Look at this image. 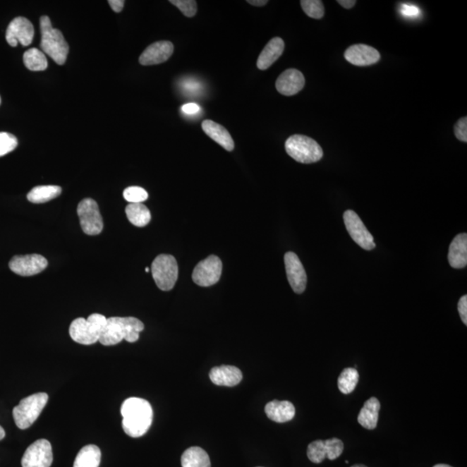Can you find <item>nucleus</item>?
Listing matches in <instances>:
<instances>
[{
    "label": "nucleus",
    "instance_id": "nucleus-21",
    "mask_svg": "<svg viewBox=\"0 0 467 467\" xmlns=\"http://www.w3.org/2000/svg\"><path fill=\"white\" fill-rule=\"evenodd\" d=\"M202 128L206 135L216 141L226 151L232 152L235 148V142H233L231 133L223 126L213 121L205 120L202 122Z\"/></svg>",
    "mask_w": 467,
    "mask_h": 467
},
{
    "label": "nucleus",
    "instance_id": "nucleus-29",
    "mask_svg": "<svg viewBox=\"0 0 467 467\" xmlns=\"http://www.w3.org/2000/svg\"><path fill=\"white\" fill-rule=\"evenodd\" d=\"M24 63L32 71H44L48 68V61L44 52L37 48H32L25 52Z\"/></svg>",
    "mask_w": 467,
    "mask_h": 467
},
{
    "label": "nucleus",
    "instance_id": "nucleus-11",
    "mask_svg": "<svg viewBox=\"0 0 467 467\" xmlns=\"http://www.w3.org/2000/svg\"><path fill=\"white\" fill-rule=\"evenodd\" d=\"M344 451V443L341 439L332 438L327 440H315L310 443L308 447V457L315 464H320L325 459L334 461Z\"/></svg>",
    "mask_w": 467,
    "mask_h": 467
},
{
    "label": "nucleus",
    "instance_id": "nucleus-40",
    "mask_svg": "<svg viewBox=\"0 0 467 467\" xmlns=\"http://www.w3.org/2000/svg\"><path fill=\"white\" fill-rule=\"evenodd\" d=\"M338 3L340 6H342L344 8L351 9L356 5L357 1H355V0H339Z\"/></svg>",
    "mask_w": 467,
    "mask_h": 467
},
{
    "label": "nucleus",
    "instance_id": "nucleus-7",
    "mask_svg": "<svg viewBox=\"0 0 467 467\" xmlns=\"http://www.w3.org/2000/svg\"><path fill=\"white\" fill-rule=\"evenodd\" d=\"M153 279L162 291H170L174 288L178 278L177 261L171 255L157 256L151 267Z\"/></svg>",
    "mask_w": 467,
    "mask_h": 467
},
{
    "label": "nucleus",
    "instance_id": "nucleus-26",
    "mask_svg": "<svg viewBox=\"0 0 467 467\" xmlns=\"http://www.w3.org/2000/svg\"><path fill=\"white\" fill-rule=\"evenodd\" d=\"M102 451L95 445H87L80 450L73 467H99L101 464Z\"/></svg>",
    "mask_w": 467,
    "mask_h": 467
},
{
    "label": "nucleus",
    "instance_id": "nucleus-39",
    "mask_svg": "<svg viewBox=\"0 0 467 467\" xmlns=\"http://www.w3.org/2000/svg\"><path fill=\"white\" fill-rule=\"evenodd\" d=\"M109 4L111 8H112L114 11H116V13H119L123 10L125 1L124 0H109Z\"/></svg>",
    "mask_w": 467,
    "mask_h": 467
},
{
    "label": "nucleus",
    "instance_id": "nucleus-46",
    "mask_svg": "<svg viewBox=\"0 0 467 467\" xmlns=\"http://www.w3.org/2000/svg\"><path fill=\"white\" fill-rule=\"evenodd\" d=\"M0 104H1V97H0Z\"/></svg>",
    "mask_w": 467,
    "mask_h": 467
},
{
    "label": "nucleus",
    "instance_id": "nucleus-32",
    "mask_svg": "<svg viewBox=\"0 0 467 467\" xmlns=\"http://www.w3.org/2000/svg\"><path fill=\"white\" fill-rule=\"evenodd\" d=\"M123 197L129 204H142L147 200V191L139 186L128 187L123 191Z\"/></svg>",
    "mask_w": 467,
    "mask_h": 467
},
{
    "label": "nucleus",
    "instance_id": "nucleus-34",
    "mask_svg": "<svg viewBox=\"0 0 467 467\" xmlns=\"http://www.w3.org/2000/svg\"><path fill=\"white\" fill-rule=\"evenodd\" d=\"M172 5L178 7L185 16L193 18L198 11V4L195 0H171Z\"/></svg>",
    "mask_w": 467,
    "mask_h": 467
},
{
    "label": "nucleus",
    "instance_id": "nucleus-37",
    "mask_svg": "<svg viewBox=\"0 0 467 467\" xmlns=\"http://www.w3.org/2000/svg\"><path fill=\"white\" fill-rule=\"evenodd\" d=\"M458 310L461 315L462 322L467 325V296H464L459 301Z\"/></svg>",
    "mask_w": 467,
    "mask_h": 467
},
{
    "label": "nucleus",
    "instance_id": "nucleus-31",
    "mask_svg": "<svg viewBox=\"0 0 467 467\" xmlns=\"http://www.w3.org/2000/svg\"><path fill=\"white\" fill-rule=\"evenodd\" d=\"M302 9L308 17L320 19L324 17L325 7L320 0H302L301 1Z\"/></svg>",
    "mask_w": 467,
    "mask_h": 467
},
{
    "label": "nucleus",
    "instance_id": "nucleus-28",
    "mask_svg": "<svg viewBox=\"0 0 467 467\" xmlns=\"http://www.w3.org/2000/svg\"><path fill=\"white\" fill-rule=\"evenodd\" d=\"M126 217L130 223L137 227H145L151 221V212L143 204H129L126 208Z\"/></svg>",
    "mask_w": 467,
    "mask_h": 467
},
{
    "label": "nucleus",
    "instance_id": "nucleus-9",
    "mask_svg": "<svg viewBox=\"0 0 467 467\" xmlns=\"http://www.w3.org/2000/svg\"><path fill=\"white\" fill-rule=\"evenodd\" d=\"M223 263L216 255H210L198 264L193 273V279L197 285L208 288L217 284L221 278Z\"/></svg>",
    "mask_w": 467,
    "mask_h": 467
},
{
    "label": "nucleus",
    "instance_id": "nucleus-38",
    "mask_svg": "<svg viewBox=\"0 0 467 467\" xmlns=\"http://www.w3.org/2000/svg\"><path fill=\"white\" fill-rule=\"evenodd\" d=\"M182 110L186 114H195L200 111V107L196 104V103H188V104L183 106Z\"/></svg>",
    "mask_w": 467,
    "mask_h": 467
},
{
    "label": "nucleus",
    "instance_id": "nucleus-19",
    "mask_svg": "<svg viewBox=\"0 0 467 467\" xmlns=\"http://www.w3.org/2000/svg\"><path fill=\"white\" fill-rule=\"evenodd\" d=\"M210 378L217 386L233 387L243 380V373L237 367L222 365L210 371Z\"/></svg>",
    "mask_w": 467,
    "mask_h": 467
},
{
    "label": "nucleus",
    "instance_id": "nucleus-36",
    "mask_svg": "<svg viewBox=\"0 0 467 467\" xmlns=\"http://www.w3.org/2000/svg\"><path fill=\"white\" fill-rule=\"evenodd\" d=\"M401 13L406 18H415L419 16L420 9L416 6L403 5L401 6Z\"/></svg>",
    "mask_w": 467,
    "mask_h": 467
},
{
    "label": "nucleus",
    "instance_id": "nucleus-25",
    "mask_svg": "<svg viewBox=\"0 0 467 467\" xmlns=\"http://www.w3.org/2000/svg\"><path fill=\"white\" fill-rule=\"evenodd\" d=\"M181 466L182 467H212L208 454L198 447H190L183 451Z\"/></svg>",
    "mask_w": 467,
    "mask_h": 467
},
{
    "label": "nucleus",
    "instance_id": "nucleus-22",
    "mask_svg": "<svg viewBox=\"0 0 467 467\" xmlns=\"http://www.w3.org/2000/svg\"><path fill=\"white\" fill-rule=\"evenodd\" d=\"M267 417L273 422L285 423L290 422L296 416V408L289 401H272L265 407Z\"/></svg>",
    "mask_w": 467,
    "mask_h": 467
},
{
    "label": "nucleus",
    "instance_id": "nucleus-5",
    "mask_svg": "<svg viewBox=\"0 0 467 467\" xmlns=\"http://www.w3.org/2000/svg\"><path fill=\"white\" fill-rule=\"evenodd\" d=\"M288 154L298 163L313 164L322 159L324 152L319 143L312 138L296 135L286 141Z\"/></svg>",
    "mask_w": 467,
    "mask_h": 467
},
{
    "label": "nucleus",
    "instance_id": "nucleus-23",
    "mask_svg": "<svg viewBox=\"0 0 467 467\" xmlns=\"http://www.w3.org/2000/svg\"><path fill=\"white\" fill-rule=\"evenodd\" d=\"M449 262L456 269H464L467 265V235L459 233L450 244Z\"/></svg>",
    "mask_w": 467,
    "mask_h": 467
},
{
    "label": "nucleus",
    "instance_id": "nucleus-4",
    "mask_svg": "<svg viewBox=\"0 0 467 467\" xmlns=\"http://www.w3.org/2000/svg\"><path fill=\"white\" fill-rule=\"evenodd\" d=\"M107 317L99 313H94L87 317H78L71 325L70 335L75 342L90 346L99 341L107 325Z\"/></svg>",
    "mask_w": 467,
    "mask_h": 467
},
{
    "label": "nucleus",
    "instance_id": "nucleus-30",
    "mask_svg": "<svg viewBox=\"0 0 467 467\" xmlns=\"http://www.w3.org/2000/svg\"><path fill=\"white\" fill-rule=\"evenodd\" d=\"M359 381V373L355 368L344 369L338 379L340 392L348 395L353 392Z\"/></svg>",
    "mask_w": 467,
    "mask_h": 467
},
{
    "label": "nucleus",
    "instance_id": "nucleus-12",
    "mask_svg": "<svg viewBox=\"0 0 467 467\" xmlns=\"http://www.w3.org/2000/svg\"><path fill=\"white\" fill-rule=\"evenodd\" d=\"M53 462V453L49 440H37L26 449L22 458V467H51Z\"/></svg>",
    "mask_w": 467,
    "mask_h": 467
},
{
    "label": "nucleus",
    "instance_id": "nucleus-10",
    "mask_svg": "<svg viewBox=\"0 0 467 467\" xmlns=\"http://www.w3.org/2000/svg\"><path fill=\"white\" fill-rule=\"evenodd\" d=\"M344 222L352 240L358 246L365 250H372L376 248L372 235L363 224L361 218L358 217L357 213L353 210H346L344 214Z\"/></svg>",
    "mask_w": 467,
    "mask_h": 467
},
{
    "label": "nucleus",
    "instance_id": "nucleus-24",
    "mask_svg": "<svg viewBox=\"0 0 467 467\" xmlns=\"http://www.w3.org/2000/svg\"><path fill=\"white\" fill-rule=\"evenodd\" d=\"M380 408V401H378L377 398H370L369 400L365 401L361 411L359 412L358 423L366 430H375L377 426Z\"/></svg>",
    "mask_w": 467,
    "mask_h": 467
},
{
    "label": "nucleus",
    "instance_id": "nucleus-1",
    "mask_svg": "<svg viewBox=\"0 0 467 467\" xmlns=\"http://www.w3.org/2000/svg\"><path fill=\"white\" fill-rule=\"evenodd\" d=\"M122 427L132 438L147 434L153 418L152 408L149 401L139 397H130L121 405Z\"/></svg>",
    "mask_w": 467,
    "mask_h": 467
},
{
    "label": "nucleus",
    "instance_id": "nucleus-17",
    "mask_svg": "<svg viewBox=\"0 0 467 467\" xmlns=\"http://www.w3.org/2000/svg\"><path fill=\"white\" fill-rule=\"evenodd\" d=\"M174 46L170 41H159L149 45L140 56V63L150 66L166 62L174 54Z\"/></svg>",
    "mask_w": 467,
    "mask_h": 467
},
{
    "label": "nucleus",
    "instance_id": "nucleus-27",
    "mask_svg": "<svg viewBox=\"0 0 467 467\" xmlns=\"http://www.w3.org/2000/svg\"><path fill=\"white\" fill-rule=\"evenodd\" d=\"M62 193V188L57 186H42L33 188L28 194V199L32 204H44L52 200Z\"/></svg>",
    "mask_w": 467,
    "mask_h": 467
},
{
    "label": "nucleus",
    "instance_id": "nucleus-18",
    "mask_svg": "<svg viewBox=\"0 0 467 467\" xmlns=\"http://www.w3.org/2000/svg\"><path fill=\"white\" fill-rule=\"evenodd\" d=\"M305 76L296 68H289L279 76L275 86L279 94L292 97L304 89Z\"/></svg>",
    "mask_w": 467,
    "mask_h": 467
},
{
    "label": "nucleus",
    "instance_id": "nucleus-41",
    "mask_svg": "<svg viewBox=\"0 0 467 467\" xmlns=\"http://www.w3.org/2000/svg\"><path fill=\"white\" fill-rule=\"evenodd\" d=\"M247 2L252 6L258 7L266 6L267 4L269 3L267 0H248Z\"/></svg>",
    "mask_w": 467,
    "mask_h": 467
},
{
    "label": "nucleus",
    "instance_id": "nucleus-33",
    "mask_svg": "<svg viewBox=\"0 0 467 467\" xmlns=\"http://www.w3.org/2000/svg\"><path fill=\"white\" fill-rule=\"evenodd\" d=\"M18 139L9 133H0V157L8 154L18 147Z\"/></svg>",
    "mask_w": 467,
    "mask_h": 467
},
{
    "label": "nucleus",
    "instance_id": "nucleus-6",
    "mask_svg": "<svg viewBox=\"0 0 467 467\" xmlns=\"http://www.w3.org/2000/svg\"><path fill=\"white\" fill-rule=\"evenodd\" d=\"M49 396L46 393H37L24 398L13 408V419L20 430H28L36 422L47 404Z\"/></svg>",
    "mask_w": 467,
    "mask_h": 467
},
{
    "label": "nucleus",
    "instance_id": "nucleus-20",
    "mask_svg": "<svg viewBox=\"0 0 467 467\" xmlns=\"http://www.w3.org/2000/svg\"><path fill=\"white\" fill-rule=\"evenodd\" d=\"M285 43L281 37H274L263 49L257 60V68L266 71L281 56L284 51Z\"/></svg>",
    "mask_w": 467,
    "mask_h": 467
},
{
    "label": "nucleus",
    "instance_id": "nucleus-35",
    "mask_svg": "<svg viewBox=\"0 0 467 467\" xmlns=\"http://www.w3.org/2000/svg\"><path fill=\"white\" fill-rule=\"evenodd\" d=\"M454 135L462 142L467 141V118L463 117L454 126Z\"/></svg>",
    "mask_w": 467,
    "mask_h": 467
},
{
    "label": "nucleus",
    "instance_id": "nucleus-45",
    "mask_svg": "<svg viewBox=\"0 0 467 467\" xmlns=\"http://www.w3.org/2000/svg\"><path fill=\"white\" fill-rule=\"evenodd\" d=\"M150 270L151 269H149V267H145V272H147V273H148V272H150Z\"/></svg>",
    "mask_w": 467,
    "mask_h": 467
},
{
    "label": "nucleus",
    "instance_id": "nucleus-43",
    "mask_svg": "<svg viewBox=\"0 0 467 467\" xmlns=\"http://www.w3.org/2000/svg\"><path fill=\"white\" fill-rule=\"evenodd\" d=\"M434 467H453L449 465H446V464H438L435 466Z\"/></svg>",
    "mask_w": 467,
    "mask_h": 467
},
{
    "label": "nucleus",
    "instance_id": "nucleus-44",
    "mask_svg": "<svg viewBox=\"0 0 467 467\" xmlns=\"http://www.w3.org/2000/svg\"><path fill=\"white\" fill-rule=\"evenodd\" d=\"M351 467H367V466L365 465H354L352 466Z\"/></svg>",
    "mask_w": 467,
    "mask_h": 467
},
{
    "label": "nucleus",
    "instance_id": "nucleus-15",
    "mask_svg": "<svg viewBox=\"0 0 467 467\" xmlns=\"http://www.w3.org/2000/svg\"><path fill=\"white\" fill-rule=\"evenodd\" d=\"M286 277L291 288L294 293L301 294L306 288L308 277L303 265L298 259V255L293 252H288L284 256Z\"/></svg>",
    "mask_w": 467,
    "mask_h": 467
},
{
    "label": "nucleus",
    "instance_id": "nucleus-16",
    "mask_svg": "<svg viewBox=\"0 0 467 467\" xmlns=\"http://www.w3.org/2000/svg\"><path fill=\"white\" fill-rule=\"evenodd\" d=\"M348 62L355 66L365 67L377 63L381 59L377 49L366 44H354L344 52Z\"/></svg>",
    "mask_w": 467,
    "mask_h": 467
},
{
    "label": "nucleus",
    "instance_id": "nucleus-42",
    "mask_svg": "<svg viewBox=\"0 0 467 467\" xmlns=\"http://www.w3.org/2000/svg\"><path fill=\"white\" fill-rule=\"evenodd\" d=\"M6 436V432L4 430V428L0 426V440H2L4 438H5Z\"/></svg>",
    "mask_w": 467,
    "mask_h": 467
},
{
    "label": "nucleus",
    "instance_id": "nucleus-13",
    "mask_svg": "<svg viewBox=\"0 0 467 467\" xmlns=\"http://www.w3.org/2000/svg\"><path fill=\"white\" fill-rule=\"evenodd\" d=\"M47 266V260L37 254L16 255L9 262L10 269L13 273L25 277L40 274Z\"/></svg>",
    "mask_w": 467,
    "mask_h": 467
},
{
    "label": "nucleus",
    "instance_id": "nucleus-2",
    "mask_svg": "<svg viewBox=\"0 0 467 467\" xmlns=\"http://www.w3.org/2000/svg\"><path fill=\"white\" fill-rule=\"evenodd\" d=\"M144 328V324L136 317H109L99 342L105 346H116L123 339L129 343H135L139 340L140 333Z\"/></svg>",
    "mask_w": 467,
    "mask_h": 467
},
{
    "label": "nucleus",
    "instance_id": "nucleus-8",
    "mask_svg": "<svg viewBox=\"0 0 467 467\" xmlns=\"http://www.w3.org/2000/svg\"><path fill=\"white\" fill-rule=\"evenodd\" d=\"M80 224L86 235L97 236L103 229V221L97 202L92 198H85L78 207Z\"/></svg>",
    "mask_w": 467,
    "mask_h": 467
},
{
    "label": "nucleus",
    "instance_id": "nucleus-14",
    "mask_svg": "<svg viewBox=\"0 0 467 467\" xmlns=\"http://www.w3.org/2000/svg\"><path fill=\"white\" fill-rule=\"evenodd\" d=\"M33 37V25L24 17L15 18L6 30V41L11 47H16L18 44L28 46L32 43Z\"/></svg>",
    "mask_w": 467,
    "mask_h": 467
},
{
    "label": "nucleus",
    "instance_id": "nucleus-3",
    "mask_svg": "<svg viewBox=\"0 0 467 467\" xmlns=\"http://www.w3.org/2000/svg\"><path fill=\"white\" fill-rule=\"evenodd\" d=\"M41 48L45 54L51 56L54 62L63 65L66 62L70 47L63 33L53 28L51 19L47 16L40 18Z\"/></svg>",
    "mask_w": 467,
    "mask_h": 467
}]
</instances>
